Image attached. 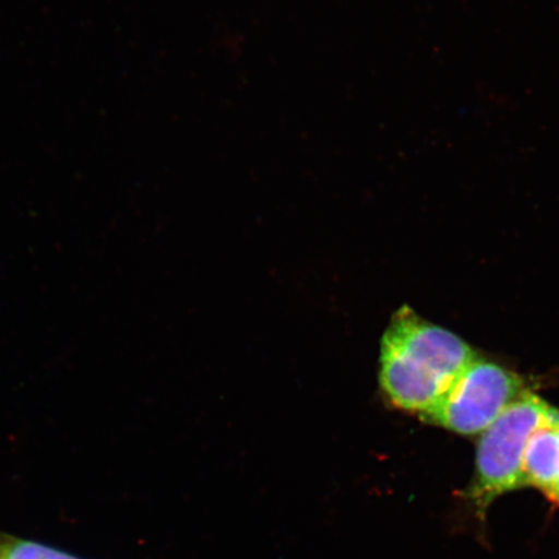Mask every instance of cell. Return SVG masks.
Here are the masks:
<instances>
[{
	"instance_id": "6da1fadb",
	"label": "cell",
	"mask_w": 559,
	"mask_h": 559,
	"mask_svg": "<svg viewBox=\"0 0 559 559\" xmlns=\"http://www.w3.org/2000/svg\"><path fill=\"white\" fill-rule=\"evenodd\" d=\"M477 356L457 335L404 306L383 335L381 388L395 407L421 416Z\"/></svg>"
},
{
	"instance_id": "7a4b0ae2",
	"label": "cell",
	"mask_w": 559,
	"mask_h": 559,
	"mask_svg": "<svg viewBox=\"0 0 559 559\" xmlns=\"http://www.w3.org/2000/svg\"><path fill=\"white\" fill-rule=\"evenodd\" d=\"M549 409L547 402L526 390L481 432L477 473L467 493L480 512L499 496L521 488L524 450Z\"/></svg>"
},
{
	"instance_id": "3957f363",
	"label": "cell",
	"mask_w": 559,
	"mask_h": 559,
	"mask_svg": "<svg viewBox=\"0 0 559 559\" xmlns=\"http://www.w3.org/2000/svg\"><path fill=\"white\" fill-rule=\"evenodd\" d=\"M524 391L519 376L477 356L435 407L419 417L459 435H480Z\"/></svg>"
},
{
	"instance_id": "277c9868",
	"label": "cell",
	"mask_w": 559,
	"mask_h": 559,
	"mask_svg": "<svg viewBox=\"0 0 559 559\" xmlns=\"http://www.w3.org/2000/svg\"><path fill=\"white\" fill-rule=\"evenodd\" d=\"M559 412L554 407L531 435L523 453L521 487H535L550 498L558 466Z\"/></svg>"
},
{
	"instance_id": "5b68a950",
	"label": "cell",
	"mask_w": 559,
	"mask_h": 559,
	"mask_svg": "<svg viewBox=\"0 0 559 559\" xmlns=\"http://www.w3.org/2000/svg\"><path fill=\"white\" fill-rule=\"evenodd\" d=\"M0 559H82L50 545L23 539L0 530Z\"/></svg>"
},
{
	"instance_id": "8992f818",
	"label": "cell",
	"mask_w": 559,
	"mask_h": 559,
	"mask_svg": "<svg viewBox=\"0 0 559 559\" xmlns=\"http://www.w3.org/2000/svg\"><path fill=\"white\" fill-rule=\"evenodd\" d=\"M558 442H559V429H558ZM549 499L551 501H554L555 504L559 506V445H558V466H557L556 487H555L554 493H551Z\"/></svg>"
}]
</instances>
